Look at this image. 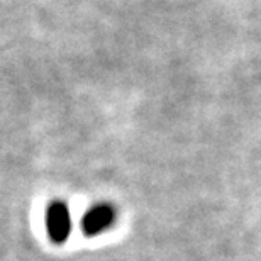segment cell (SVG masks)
I'll return each mask as SVG.
<instances>
[{
    "label": "cell",
    "instance_id": "1",
    "mask_svg": "<svg viewBox=\"0 0 261 261\" xmlns=\"http://www.w3.org/2000/svg\"><path fill=\"white\" fill-rule=\"evenodd\" d=\"M44 224H46V231H48V238L51 239V243H55V244L66 243L71 234V227H73L70 207H68L63 200L51 202L48 208H46Z\"/></svg>",
    "mask_w": 261,
    "mask_h": 261
},
{
    "label": "cell",
    "instance_id": "2",
    "mask_svg": "<svg viewBox=\"0 0 261 261\" xmlns=\"http://www.w3.org/2000/svg\"><path fill=\"white\" fill-rule=\"evenodd\" d=\"M117 221V208L112 203L100 202L92 205L88 211L82 216L80 227L82 232L87 238L100 236L106 231H109Z\"/></svg>",
    "mask_w": 261,
    "mask_h": 261
}]
</instances>
